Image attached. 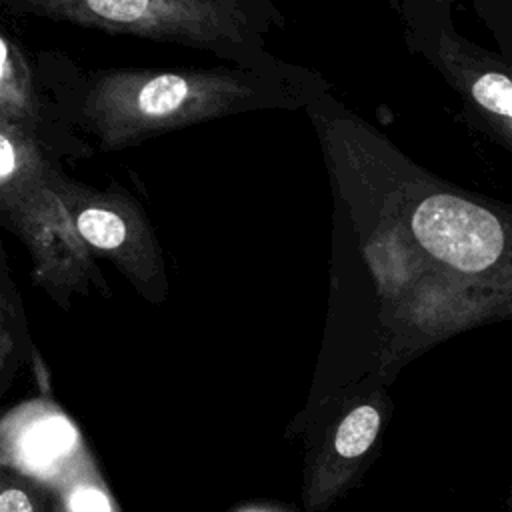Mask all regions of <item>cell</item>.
Here are the masks:
<instances>
[{"instance_id":"cell-3","label":"cell","mask_w":512,"mask_h":512,"mask_svg":"<svg viewBox=\"0 0 512 512\" xmlns=\"http://www.w3.org/2000/svg\"><path fill=\"white\" fill-rule=\"evenodd\" d=\"M404 38L458 94L466 122L494 144L512 148L510 58L462 36L452 8L416 6L400 10Z\"/></svg>"},{"instance_id":"cell-10","label":"cell","mask_w":512,"mask_h":512,"mask_svg":"<svg viewBox=\"0 0 512 512\" xmlns=\"http://www.w3.org/2000/svg\"><path fill=\"white\" fill-rule=\"evenodd\" d=\"M18 336H16V304L8 284L0 282V390L8 382L16 366Z\"/></svg>"},{"instance_id":"cell-2","label":"cell","mask_w":512,"mask_h":512,"mask_svg":"<svg viewBox=\"0 0 512 512\" xmlns=\"http://www.w3.org/2000/svg\"><path fill=\"white\" fill-rule=\"evenodd\" d=\"M54 20L210 52L224 62L268 58L286 16L274 0H18Z\"/></svg>"},{"instance_id":"cell-12","label":"cell","mask_w":512,"mask_h":512,"mask_svg":"<svg viewBox=\"0 0 512 512\" xmlns=\"http://www.w3.org/2000/svg\"><path fill=\"white\" fill-rule=\"evenodd\" d=\"M460 0H398V8L406 10V8H414V6H446V8H454Z\"/></svg>"},{"instance_id":"cell-1","label":"cell","mask_w":512,"mask_h":512,"mask_svg":"<svg viewBox=\"0 0 512 512\" xmlns=\"http://www.w3.org/2000/svg\"><path fill=\"white\" fill-rule=\"evenodd\" d=\"M326 90L320 72L276 54L208 68L72 70L60 82L58 112L112 152L216 118L304 110Z\"/></svg>"},{"instance_id":"cell-8","label":"cell","mask_w":512,"mask_h":512,"mask_svg":"<svg viewBox=\"0 0 512 512\" xmlns=\"http://www.w3.org/2000/svg\"><path fill=\"white\" fill-rule=\"evenodd\" d=\"M380 430V412L372 404H360L340 422L334 436V450L342 460L362 456Z\"/></svg>"},{"instance_id":"cell-6","label":"cell","mask_w":512,"mask_h":512,"mask_svg":"<svg viewBox=\"0 0 512 512\" xmlns=\"http://www.w3.org/2000/svg\"><path fill=\"white\" fill-rule=\"evenodd\" d=\"M42 144L34 134L0 116V210L56 172Z\"/></svg>"},{"instance_id":"cell-7","label":"cell","mask_w":512,"mask_h":512,"mask_svg":"<svg viewBox=\"0 0 512 512\" xmlns=\"http://www.w3.org/2000/svg\"><path fill=\"white\" fill-rule=\"evenodd\" d=\"M58 496L68 512H116L104 486L84 466H74L60 476Z\"/></svg>"},{"instance_id":"cell-4","label":"cell","mask_w":512,"mask_h":512,"mask_svg":"<svg viewBox=\"0 0 512 512\" xmlns=\"http://www.w3.org/2000/svg\"><path fill=\"white\" fill-rule=\"evenodd\" d=\"M0 212L30 248L38 282L56 290L76 276L84 258V242L52 188V178L18 196Z\"/></svg>"},{"instance_id":"cell-11","label":"cell","mask_w":512,"mask_h":512,"mask_svg":"<svg viewBox=\"0 0 512 512\" xmlns=\"http://www.w3.org/2000/svg\"><path fill=\"white\" fill-rule=\"evenodd\" d=\"M472 4L496 38L500 54L512 60V0H472Z\"/></svg>"},{"instance_id":"cell-9","label":"cell","mask_w":512,"mask_h":512,"mask_svg":"<svg viewBox=\"0 0 512 512\" xmlns=\"http://www.w3.org/2000/svg\"><path fill=\"white\" fill-rule=\"evenodd\" d=\"M0 512H44L40 486L16 466L0 460Z\"/></svg>"},{"instance_id":"cell-5","label":"cell","mask_w":512,"mask_h":512,"mask_svg":"<svg viewBox=\"0 0 512 512\" xmlns=\"http://www.w3.org/2000/svg\"><path fill=\"white\" fill-rule=\"evenodd\" d=\"M0 116L34 134L38 140L58 136L68 148L82 152V142L74 140L66 122L50 112L36 88L32 70L18 46L0 32Z\"/></svg>"}]
</instances>
